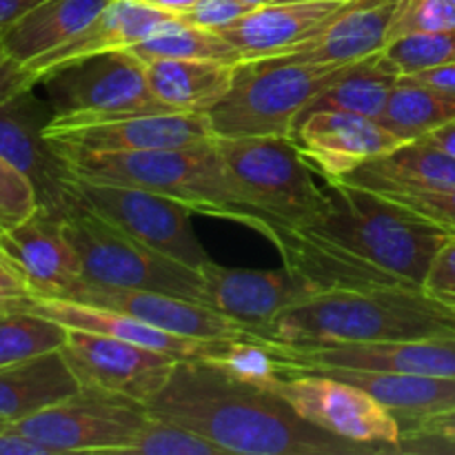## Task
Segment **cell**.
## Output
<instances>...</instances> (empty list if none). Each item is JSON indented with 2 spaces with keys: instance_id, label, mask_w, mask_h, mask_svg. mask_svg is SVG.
<instances>
[{
  "instance_id": "cell-2",
  "label": "cell",
  "mask_w": 455,
  "mask_h": 455,
  "mask_svg": "<svg viewBox=\"0 0 455 455\" xmlns=\"http://www.w3.org/2000/svg\"><path fill=\"white\" fill-rule=\"evenodd\" d=\"M56 154L71 176L92 182L138 187L167 196L187 204L194 213L227 218L251 227L275 249H280L284 231L289 229L284 222L258 209L244 194L222 160L216 138L198 145L136 154Z\"/></svg>"
},
{
  "instance_id": "cell-5",
  "label": "cell",
  "mask_w": 455,
  "mask_h": 455,
  "mask_svg": "<svg viewBox=\"0 0 455 455\" xmlns=\"http://www.w3.org/2000/svg\"><path fill=\"white\" fill-rule=\"evenodd\" d=\"M354 65H311L289 56L240 60L234 83L207 111L213 138H291L298 118L323 92L345 78Z\"/></svg>"
},
{
  "instance_id": "cell-46",
  "label": "cell",
  "mask_w": 455,
  "mask_h": 455,
  "mask_svg": "<svg viewBox=\"0 0 455 455\" xmlns=\"http://www.w3.org/2000/svg\"><path fill=\"white\" fill-rule=\"evenodd\" d=\"M425 140L431 142V145L438 147V149H443L444 154L453 156L455 158V120L443 124V127H438L435 132H431L429 136H425Z\"/></svg>"
},
{
  "instance_id": "cell-23",
  "label": "cell",
  "mask_w": 455,
  "mask_h": 455,
  "mask_svg": "<svg viewBox=\"0 0 455 455\" xmlns=\"http://www.w3.org/2000/svg\"><path fill=\"white\" fill-rule=\"evenodd\" d=\"M400 0H347L345 7L300 52L289 58L311 65H354L385 52Z\"/></svg>"
},
{
  "instance_id": "cell-44",
  "label": "cell",
  "mask_w": 455,
  "mask_h": 455,
  "mask_svg": "<svg viewBox=\"0 0 455 455\" xmlns=\"http://www.w3.org/2000/svg\"><path fill=\"white\" fill-rule=\"evenodd\" d=\"M0 455H52L44 447L13 431H0Z\"/></svg>"
},
{
  "instance_id": "cell-28",
  "label": "cell",
  "mask_w": 455,
  "mask_h": 455,
  "mask_svg": "<svg viewBox=\"0 0 455 455\" xmlns=\"http://www.w3.org/2000/svg\"><path fill=\"white\" fill-rule=\"evenodd\" d=\"M111 0H44L0 34L18 62L36 60L78 36Z\"/></svg>"
},
{
  "instance_id": "cell-51",
  "label": "cell",
  "mask_w": 455,
  "mask_h": 455,
  "mask_svg": "<svg viewBox=\"0 0 455 455\" xmlns=\"http://www.w3.org/2000/svg\"><path fill=\"white\" fill-rule=\"evenodd\" d=\"M0 311H3V309H0Z\"/></svg>"
},
{
  "instance_id": "cell-9",
  "label": "cell",
  "mask_w": 455,
  "mask_h": 455,
  "mask_svg": "<svg viewBox=\"0 0 455 455\" xmlns=\"http://www.w3.org/2000/svg\"><path fill=\"white\" fill-rule=\"evenodd\" d=\"M149 411L124 395L80 387L78 394L7 427L52 455L123 453L133 443Z\"/></svg>"
},
{
  "instance_id": "cell-43",
  "label": "cell",
  "mask_w": 455,
  "mask_h": 455,
  "mask_svg": "<svg viewBox=\"0 0 455 455\" xmlns=\"http://www.w3.org/2000/svg\"><path fill=\"white\" fill-rule=\"evenodd\" d=\"M403 78L413 80V83L427 84V87L443 89V92L455 93V62H449V65L431 67V69L418 71V74L403 76Z\"/></svg>"
},
{
  "instance_id": "cell-20",
  "label": "cell",
  "mask_w": 455,
  "mask_h": 455,
  "mask_svg": "<svg viewBox=\"0 0 455 455\" xmlns=\"http://www.w3.org/2000/svg\"><path fill=\"white\" fill-rule=\"evenodd\" d=\"M347 0L258 4L218 34L229 40L243 60L278 58L300 52L333 20Z\"/></svg>"
},
{
  "instance_id": "cell-7",
  "label": "cell",
  "mask_w": 455,
  "mask_h": 455,
  "mask_svg": "<svg viewBox=\"0 0 455 455\" xmlns=\"http://www.w3.org/2000/svg\"><path fill=\"white\" fill-rule=\"evenodd\" d=\"M216 147L244 194L258 209L293 229H307L327 212V191L291 138H216Z\"/></svg>"
},
{
  "instance_id": "cell-35",
  "label": "cell",
  "mask_w": 455,
  "mask_h": 455,
  "mask_svg": "<svg viewBox=\"0 0 455 455\" xmlns=\"http://www.w3.org/2000/svg\"><path fill=\"white\" fill-rule=\"evenodd\" d=\"M40 200L34 182L0 156V231L12 229L38 212Z\"/></svg>"
},
{
  "instance_id": "cell-21",
  "label": "cell",
  "mask_w": 455,
  "mask_h": 455,
  "mask_svg": "<svg viewBox=\"0 0 455 455\" xmlns=\"http://www.w3.org/2000/svg\"><path fill=\"white\" fill-rule=\"evenodd\" d=\"M7 309L31 311V314L44 315V318L62 324L65 329H80V331L118 338V340L133 342V345L147 347V349L163 351V354L173 355L178 360H212L213 355L220 354L227 342L182 338L176 336V333L149 327V324L140 323V320L123 314V311L87 305V302L78 300H67V298L27 296L9 305Z\"/></svg>"
},
{
  "instance_id": "cell-11",
  "label": "cell",
  "mask_w": 455,
  "mask_h": 455,
  "mask_svg": "<svg viewBox=\"0 0 455 455\" xmlns=\"http://www.w3.org/2000/svg\"><path fill=\"white\" fill-rule=\"evenodd\" d=\"M265 387L329 434L371 447L378 455L400 453L398 420L360 387L320 371H284Z\"/></svg>"
},
{
  "instance_id": "cell-25",
  "label": "cell",
  "mask_w": 455,
  "mask_h": 455,
  "mask_svg": "<svg viewBox=\"0 0 455 455\" xmlns=\"http://www.w3.org/2000/svg\"><path fill=\"white\" fill-rule=\"evenodd\" d=\"M340 182L378 194L449 189L455 187V158L420 138L369 160Z\"/></svg>"
},
{
  "instance_id": "cell-48",
  "label": "cell",
  "mask_w": 455,
  "mask_h": 455,
  "mask_svg": "<svg viewBox=\"0 0 455 455\" xmlns=\"http://www.w3.org/2000/svg\"><path fill=\"white\" fill-rule=\"evenodd\" d=\"M243 3H249V4H253V7H258V4H267L269 0H243Z\"/></svg>"
},
{
  "instance_id": "cell-31",
  "label": "cell",
  "mask_w": 455,
  "mask_h": 455,
  "mask_svg": "<svg viewBox=\"0 0 455 455\" xmlns=\"http://www.w3.org/2000/svg\"><path fill=\"white\" fill-rule=\"evenodd\" d=\"M129 52L140 58V60H154V58H198V60L234 62V65L243 60L234 44L222 38L218 31L187 25L178 16L169 18L158 31L147 36L145 40H140L133 47H129Z\"/></svg>"
},
{
  "instance_id": "cell-42",
  "label": "cell",
  "mask_w": 455,
  "mask_h": 455,
  "mask_svg": "<svg viewBox=\"0 0 455 455\" xmlns=\"http://www.w3.org/2000/svg\"><path fill=\"white\" fill-rule=\"evenodd\" d=\"M27 296H31V291L22 275L0 256V309H7L9 305Z\"/></svg>"
},
{
  "instance_id": "cell-26",
  "label": "cell",
  "mask_w": 455,
  "mask_h": 455,
  "mask_svg": "<svg viewBox=\"0 0 455 455\" xmlns=\"http://www.w3.org/2000/svg\"><path fill=\"white\" fill-rule=\"evenodd\" d=\"M142 62L156 100L167 111L180 114L212 111L229 92L238 65L198 58H154Z\"/></svg>"
},
{
  "instance_id": "cell-34",
  "label": "cell",
  "mask_w": 455,
  "mask_h": 455,
  "mask_svg": "<svg viewBox=\"0 0 455 455\" xmlns=\"http://www.w3.org/2000/svg\"><path fill=\"white\" fill-rule=\"evenodd\" d=\"M124 455H227L216 443L204 435L176 425V422L163 420L149 413V420L140 429L123 451Z\"/></svg>"
},
{
  "instance_id": "cell-41",
  "label": "cell",
  "mask_w": 455,
  "mask_h": 455,
  "mask_svg": "<svg viewBox=\"0 0 455 455\" xmlns=\"http://www.w3.org/2000/svg\"><path fill=\"white\" fill-rule=\"evenodd\" d=\"M36 80L27 71L22 62H18L12 53L4 49L3 40H0V102L9 100V98L18 96L20 92L34 89Z\"/></svg>"
},
{
  "instance_id": "cell-38",
  "label": "cell",
  "mask_w": 455,
  "mask_h": 455,
  "mask_svg": "<svg viewBox=\"0 0 455 455\" xmlns=\"http://www.w3.org/2000/svg\"><path fill=\"white\" fill-rule=\"evenodd\" d=\"M385 196H391L398 203L407 204L413 212L422 213L431 222L443 227L447 234L455 235V187L434 191H403V194Z\"/></svg>"
},
{
  "instance_id": "cell-8",
  "label": "cell",
  "mask_w": 455,
  "mask_h": 455,
  "mask_svg": "<svg viewBox=\"0 0 455 455\" xmlns=\"http://www.w3.org/2000/svg\"><path fill=\"white\" fill-rule=\"evenodd\" d=\"M52 120L87 123L132 114L167 111L151 93L145 62L129 49L69 62L40 80Z\"/></svg>"
},
{
  "instance_id": "cell-13",
  "label": "cell",
  "mask_w": 455,
  "mask_h": 455,
  "mask_svg": "<svg viewBox=\"0 0 455 455\" xmlns=\"http://www.w3.org/2000/svg\"><path fill=\"white\" fill-rule=\"evenodd\" d=\"M62 355L80 387L147 404L172 376L178 358L100 333L67 329Z\"/></svg>"
},
{
  "instance_id": "cell-32",
  "label": "cell",
  "mask_w": 455,
  "mask_h": 455,
  "mask_svg": "<svg viewBox=\"0 0 455 455\" xmlns=\"http://www.w3.org/2000/svg\"><path fill=\"white\" fill-rule=\"evenodd\" d=\"M67 329L25 309L0 311V367L62 349Z\"/></svg>"
},
{
  "instance_id": "cell-16",
  "label": "cell",
  "mask_w": 455,
  "mask_h": 455,
  "mask_svg": "<svg viewBox=\"0 0 455 455\" xmlns=\"http://www.w3.org/2000/svg\"><path fill=\"white\" fill-rule=\"evenodd\" d=\"M284 371H318V369H373L403 371L418 376L455 378V336L422 338L403 342H371V345H331L314 349L274 345Z\"/></svg>"
},
{
  "instance_id": "cell-15",
  "label": "cell",
  "mask_w": 455,
  "mask_h": 455,
  "mask_svg": "<svg viewBox=\"0 0 455 455\" xmlns=\"http://www.w3.org/2000/svg\"><path fill=\"white\" fill-rule=\"evenodd\" d=\"M291 140L302 158L318 169L327 182L345 180L364 163L389 154L404 142L378 120L336 109L302 116L293 127Z\"/></svg>"
},
{
  "instance_id": "cell-29",
  "label": "cell",
  "mask_w": 455,
  "mask_h": 455,
  "mask_svg": "<svg viewBox=\"0 0 455 455\" xmlns=\"http://www.w3.org/2000/svg\"><path fill=\"white\" fill-rule=\"evenodd\" d=\"M400 78H403L400 71L391 65V60L385 56V52H380L376 53V56L367 58V60H360L345 78L338 80L333 87H329L327 92L320 93V96L307 107L302 116L311 114V111L336 109L380 120V116L385 114L387 109V102H389L391 93H394Z\"/></svg>"
},
{
  "instance_id": "cell-33",
  "label": "cell",
  "mask_w": 455,
  "mask_h": 455,
  "mask_svg": "<svg viewBox=\"0 0 455 455\" xmlns=\"http://www.w3.org/2000/svg\"><path fill=\"white\" fill-rule=\"evenodd\" d=\"M385 56L400 76H411L431 67L455 62V29L416 31L394 38L385 47Z\"/></svg>"
},
{
  "instance_id": "cell-18",
  "label": "cell",
  "mask_w": 455,
  "mask_h": 455,
  "mask_svg": "<svg viewBox=\"0 0 455 455\" xmlns=\"http://www.w3.org/2000/svg\"><path fill=\"white\" fill-rule=\"evenodd\" d=\"M52 116V105L40 100L34 89L0 102V156L34 182L40 207L58 213L67 198L69 172L44 136Z\"/></svg>"
},
{
  "instance_id": "cell-47",
  "label": "cell",
  "mask_w": 455,
  "mask_h": 455,
  "mask_svg": "<svg viewBox=\"0 0 455 455\" xmlns=\"http://www.w3.org/2000/svg\"><path fill=\"white\" fill-rule=\"evenodd\" d=\"M142 3H147V4H151V7L163 9V12L178 16V13H182V12H187L189 7H194L198 0H142Z\"/></svg>"
},
{
  "instance_id": "cell-19",
  "label": "cell",
  "mask_w": 455,
  "mask_h": 455,
  "mask_svg": "<svg viewBox=\"0 0 455 455\" xmlns=\"http://www.w3.org/2000/svg\"><path fill=\"white\" fill-rule=\"evenodd\" d=\"M0 256L22 275L31 296L65 298L83 280L78 251L67 238L62 218L44 207L0 231Z\"/></svg>"
},
{
  "instance_id": "cell-39",
  "label": "cell",
  "mask_w": 455,
  "mask_h": 455,
  "mask_svg": "<svg viewBox=\"0 0 455 455\" xmlns=\"http://www.w3.org/2000/svg\"><path fill=\"white\" fill-rule=\"evenodd\" d=\"M251 9L253 4L243 3V0H198L194 7L178 13V18L187 25L200 27V29L220 31L222 27L231 25Z\"/></svg>"
},
{
  "instance_id": "cell-45",
  "label": "cell",
  "mask_w": 455,
  "mask_h": 455,
  "mask_svg": "<svg viewBox=\"0 0 455 455\" xmlns=\"http://www.w3.org/2000/svg\"><path fill=\"white\" fill-rule=\"evenodd\" d=\"M40 3H44V0H0V34L16 25Z\"/></svg>"
},
{
  "instance_id": "cell-6",
  "label": "cell",
  "mask_w": 455,
  "mask_h": 455,
  "mask_svg": "<svg viewBox=\"0 0 455 455\" xmlns=\"http://www.w3.org/2000/svg\"><path fill=\"white\" fill-rule=\"evenodd\" d=\"M58 216L62 218L67 238L78 251L83 280L109 287L169 293L204 305V283L198 269H191L129 238L69 196Z\"/></svg>"
},
{
  "instance_id": "cell-40",
  "label": "cell",
  "mask_w": 455,
  "mask_h": 455,
  "mask_svg": "<svg viewBox=\"0 0 455 455\" xmlns=\"http://www.w3.org/2000/svg\"><path fill=\"white\" fill-rule=\"evenodd\" d=\"M422 291L444 305L455 307V235H451L435 253L425 283H422Z\"/></svg>"
},
{
  "instance_id": "cell-1",
  "label": "cell",
  "mask_w": 455,
  "mask_h": 455,
  "mask_svg": "<svg viewBox=\"0 0 455 455\" xmlns=\"http://www.w3.org/2000/svg\"><path fill=\"white\" fill-rule=\"evenodd\" d=\"M240 455H378L298 416L271 389L234 376L209 360H178L167 385L145 404Z\"/></svg>"
},
{
  "instance_id": "cell-4",
  "label": "cell",
  "mask_w": 455,
  "mask_h": 455,
  "mask_svg": "<svg viewBox=\"0 0 455 455\" xmlns=\"http://www.w3.org/2000/svg\"><path fill=\"white\" fill-rule=\"evenodd\" d=\"M327 212L307 231L422 289L431 262L451 234L391 196L347 182L327 185Z\"/></svg>"
},
{
  "instance_id": "cell-30",
  "label": "cell",
  "mask_w": 455,
  "mask_h": 455,
  "mask_svg": "<svg viewBox=\"0 0 455 455\" xmlns=\"http://www.w3.org/2000/svg\"><path fill=\"white\" fill-rule=\"evenodd\" d=\"M455 120V93L400 78L378 123L400 140H420Z\"/></svg>"
},
{
  "instance_id": "cell-49",
  "label": "cell",
  "mask_w": 455,
  "mask_h": 455,
  "mask_svg": "<svg viewBox=\"0 0 455 455\" xmlns=\"http://www.w3.org/2000/svg\"><path fill=\"white\" fill-rule=\"evenodd\" d=\"M269 3H311V0H269Z\"/></svg>"
},
{
  "instance_id": "cell-12",
  "label": "cell",
  "mask_w": 455,
  "mask_h": 455,
  "mask_svg": "<svg viewBox=\"0 0 455 455\" xmlns=\"http://www.w3.org/2000/svg\"><path fill=\"white\" fill-rule=\"evenodd\" d=\"M49 145L71 154H136V151L173 149L212 140L207 114H132L109 120L58 123L44 127Z\"/></svg>"
},
{
  "instance_id": "cell-17",
  "label": "cell",
  "mask_w": 455,
  "mask_h": 455,
  "mask_svg": "<svg viewBox=\"0 0 455 455\" xmlns=\"http://www.w3.org/2000/svg\"><path fill=\"white\" fill-rule=\"evenodd\" d=\"M65 298L123 311L149 327L182 338H196V340H247V338H253L249 329L225 318L218 311L209 309L200 302L169 296V293L109 287V284L78 280Z\"/></svg>"
},
{
  "instance_id": "cell-24",
  "label": "cell",
  "mask_w": 455,
  "mask_h": 455,
  "mask_svg": "<svg viewBox=\"0 0 455 455\" xmlns=\"http://www.w3.org/2000/svg\"><path fill=\"white\" fill-rule=\"evenodd\" d=\"M318 371L367 391L371 398L394 413L400 429L427 418L455 411V378L345 367L318 369Z\"/></svg>"
},
{
  "instance_id": "cell-14",
  "label": "cell",
  "mask_w": 455,
  "mask_h": 455,
  "mask_svg": "<svg viewBox=\"0 0 455 455\" xmlns=\"http://www.w3.org/2000/svg\"><path fill=\"white\" fill-rule=\"evenodd\" d=\"M198 271L204 283V305L243 324L258 340L280 314L314 293L284 265L283 269H235L209 260Z\"/></svg>"
},
{
  "instance_id": "cell-37",
  "label": "cell",
  "mask_w": 455,
  "mask_h": 455,
  "mask_svg": "<svg viewBox=\"0 0 455 455\" xmlns=\"http://www.w3.org/2000/svg\"><path fill=\"white\" fill-rule=\"evenodd\" d=\"M400 453L455 455V411L403 427Z\"/></svg>"
},
{
  "instance_id": "cell-22",
  "label": "cell",
  "mask_w": 455,
  "mask_h": 455,
  "mask_svg": "<svg viewBox=\"0 0 455 455\" xmlns=\"http://www.w3.org/2000/svg\"><path fill=\"white\" fill-rule=\"evenodd\" d=\"M172 16L173 13L151 7L142 0H111L78 36L47 52L44 56L27 62L25 67L36 84H40L44 76L69 65V62L133 47L147 36L158 31Z\"/></svg>"
},
{
  "instance_id": "cell-3",
  "label": "cell",
  "mask_w": 455,
  "mask_h": 455,
  "mask_svg": "<svg viewBox=\"0 0 455 455\" xmlns=\"http://www.w3.org/2000/svg\"><path fill=\"white\" fill-rule=\"evenodd\" d=\"M455 336V307L422 289L320 291L289 307L262 342L314 349Z\"/></svg>"
},
{
  "instance_id": "cell-36",
  "label": "cell",
  "mask_w": 455,
  "mask_h": 455,
  "mask_svg": "<svg viewBox=\"0 0 455 455\" xmlns=\"http://www.w3.org/2000/svg\"><path fill=\"white\" fill-rule=\"evenodd\" d=\"M455 29V0H400L398 13L391 25L389 43L416 31Z\"/></svg>"
},
{
  "instance_id": "cell-10",
  "label": "cell",
  "mask_w": 455,
  "mask_h": 455,
  "mask_svg": "<svg viewBox=\"0 0 455 455\" xmlns=\"http://www.w3.org/2000/svg\"><path fill=\"white\" fill-rule=\"evenodd\" d=\"M65 194L129 238L191 269L212 260L191 225L194 212L178 200L138 187L83 180L71 173L65 180Z\"/></svg>"
},
{
  "instance_id": "cell-50",
  "label": "cell",
  "mask_w": 455,
  "mask_h": 455,
  "mask_svg": "<svg viewBox=\"0 0 455 455\" xmlns=\"http://www.w3.org/2000/svg\"><path fill=\"white\" fill-rule=\"evenodd\" d=\"M7 422H3V420H0V431H4V429H7Z\"/></svg>"
},
{
  "instance_id": "cell-27",
  "label": "cell",
  "mask_w": 455,
  "mask_h": 455,
  "mask_svg": "<svg viewBox=\"0 0 455 455\" xmlns=\"http://www.w3.org/2000/svg\"><path fill=\"white\" fill-rule=\"evenodd\" d=\"M78 391V378L60 349L0 367V420L12 425Z\"/></svg>"
}]
</instances>
